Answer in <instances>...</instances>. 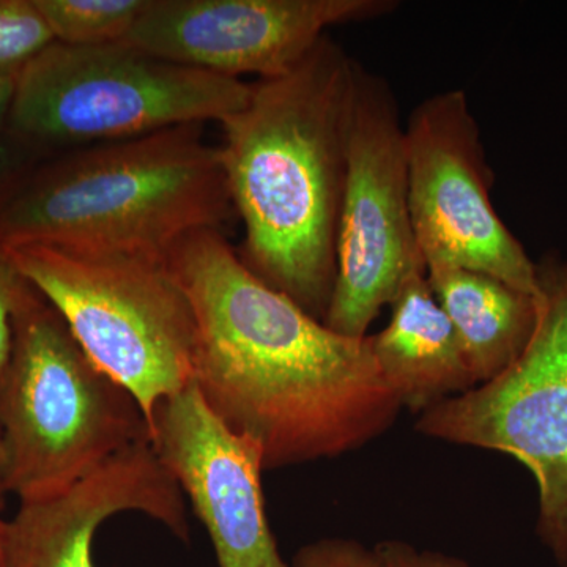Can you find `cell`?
<instances>
[{
    "instance_id": "cell-1",
    "label": "cell",
    "mask_w": 567,
    "mask_h": 567,
    "mask_svg": "<svg viewBox=\"0 0 567 567\" xmlns=\"http://www.w3.org/2000/svg\"><path fill=\"white\" fill-rule=\"evenodd\" d=\"M196 320L193 383L265 470L336 458L393 427L402 405L371 336L336 333L246 267L223 230L186 235L164 259Z\"/></svg>"
},
{
    "instance_id": "cell-2",
    "label": "cell",
    "mask_w": 567,
    "mask_h": 567,
    "mask_svg": "<svg viewBox=\"0 0 567 567\" xmlns=\"http://www.w3.org/2000/svg\"><path fill=\"white\" fill-rule=\"evenodd\" d=\"M358 63L324 35L281 76L257 80L219 122L246 267L316 319L336 284V244Z\"/></svg>"
},
{
    "instance_id": "cell-3",
    "label": "cell",
    "mask_w": 567,
    "mask_h": 567,
    "mask_svg": "<svg viewBox=\"0 0 567 567\" xmlns=\"http://www.w3.org/2000/svg\"><path fill=\"white\" fill-rule=\"evenodd\" d=\"M237 218L204 125L52 153L0 204V246L164 260L186 235Z\"/></svg>"
},
{
    "instance_id": "cell-4",
    "label": "cell",
    "mask_w": 567,
    "mask_h": 567,
    "mask_svg": "<svg viewBox=\"0 0 567 567\" xmlns=\"http://www.w3.org/2000/svg\"><path fill=\"white\" fill-rule=\"evenodd\" d=\"M2 495L61 494L125 447L151 440L134 395L85 354L59 312L28 281L0 371Z\"/></svg>"
},
{
    "instance_id": "cell-5",
    "label": "cell",
    "mask_w": 567,
    "mask_h": 567,
    "mask_svg": "<svg viewBox=\"0 0 567 567\" xmlns=\"http://www.w3.org/2000/svg\"><path fill=\"white\" fill-rule=\"evenodd\" d=\"M249 95L244 80L166 61L128 41H54L14 80L7 130L58 153L219 123Z\"/></svg>"
},
{
    "instance_id": "cell-6",
    "label": "cell",
    "mask_w": 567,
    "mask_h": 567,
    "mask_svg": "<svg viewBox=\"0 0 567 567\" xmlns=\"http://www.w3.org/2000/svg\"><path fill=\"white\" fill-rule=\"evenodd\" d=\"M85 354L130 391L151 429L163 399L193 383L196 320L164 260L3 246Z\"/></svg>"
},
{
    "instance_id": "cell-7",
    "label": "cell",
    "mask_w": 567,
    "mask_h": 567,
    "mask_svg": "<svg viewBox=\"0 0 567 567\" xmlns=\"http://www.w3.org/2000/svg\"><path fill=\"white\" fill-rule=\"evenodd\" d=\"M539 317L503 374L420 416L416 431L517 458L539 488L537 535L567 567V260L537 264Z\"/></svg>"
},
{
    "instance_id": "cell-8",
    "label": "cell",
    "mask_w": 567,
    "mask_h": 567,
    "mask_svg": "<svg viewBox=\"0 0 567 567\" xmlns=\"http://www.w3.org/2000/svg\"><path fill=\"white\" fill-rule=\"evenodd\" d=\"M425 264L413 230L405 130L390 82L358 65L350 112L336 284L323 323L363 339Z\"/></svg>"
},
{
    "instance_id": "cell-9",
    "label": "cell",
    "mask_w": 567,
    "mask_h": 567,
    "mask_svg": "<svg viewBox=\"0 0 567 567\" xmlns=\"http://www.w3.org/2000/svg\"><path fill=\"white\" fill-rule=\"evenodd\" d=\"M409 200L425 270L458 267L539 298L537 264L492 203L494 173L468 96H429L405 126Z\"/></svg>"
},
{
    "instance_id": "cell-10",
    "label": "cell",
    "mask_w": 567,
    "mask_h": 567,
    "mask_svg": "<svg viewBox=\"0 0 567 567\" xmlns=\"http://www.w3.org/2000/svg\"><path fill=\"white\" fill-rule=\"evenodd\" d=\"M394 0H148L128 43L166 61L241 80L281 76L333 25L391 13Z\"/></svg>"
},
{
    "instance_id": "cell-11",
    "label": "cell",
    "mask_w": 567,
    "mask_h": 567,
    "mask_svg": "<svg viewBox=\"0 0 567 567\" xmlns=\"http://www.w3.org/2000/svg\"><path fill=\"white\" fill-rule=\"evenodd\" d=\"M151 443L207 529L219 567H290L265 511L262 450L213 415L194 383L156 405Z\"/></svg>"
},
{
    "instance_id": "cell-12",
    "label": "cell",
    "mask_w": 567,
    "mask_h": 567,
    "mask_svg": "<svg viewBox=\"0 0 567 567\" xmlns=\"http://www.w3.org/2000/svg\"><path fill=\"white\" fill-rule=\"evenodd\" d=\"M123 513L144 514L189 543L188 509L151 440L125 447L61 494L21 503L6 527V567H96V529Z\"/></svg>"
},
{
    "instance_id": "cell-13",
    "label": "cell",
    "mask_w": 567,
    "mask_h": 567,
    "mask_svg": "<svg viewBox=\"0 0 567 567\" xmlns=\"http://www.w3.org/2000/svg\"><path fill=\"white\" fill-rule=\"evenodd\" d=\"M391 309L390 323L371 336V346L402 409L423 415L477 385L456 328L432 292L427 274L413 275Z\"/></svg>"
},
{
    "instance_id": "cell-14",
    "label": "cell",
    "mask_w": 567,
    "mask_h": 567,
    "mask_svg": "<svg viewBox=\"0 0 567 567\" xmlns=\"http://www.w3.org/2000/svg\"><path fill=\"white\" fill-rule=\"evenodd\" d=\"M432 292L456 328L477 383L516 363L535 334L539 298L458 267H429Z\"/></svg>"
},
{
    "instance_id": "cell-15",
    "label": "cell",
    "mask_w": 567,
    "mask_h": 567,
    "mask_svg": "<svg viewBox=\"0 0 567 567\" xmlns=\"http://www.w3.org/2000/svg\"><path fill=\"white\" fill-rule=\"evenodd\" d=\"M148 0H33L54 41L99 47L128 39Z\"/></svg>"
},
{
    "instance_id": "cell-16",
    "label": "cell",
    "mask_w": 567,
    "mask_h": 567,
    "mask_svg": "<svg viewBox=\"0 0 567 567\" xmlns=\"http://www.w3.org/2000/svg\"><path fill=\"white\" fill-rule=\"evenodd\" d=\"M52 43L54 37L33 0H0V78L17 80Z\"/></svg>"
},
{
    "instance_id": "cell-17",
    "label": "cell",
    "mask_w": 567,
    "mask_h": 567,
    "mask_svg": "<svg viewBox=\"0 0 567 567\" xmlns=\"http://www.w3.org/2000/svg\"><path fill=\"white\" fill-rule=\"evenodd\" d=\"M292 567H380L375 550L342 537L316 540L297 551Z\"/></svg>"
},
{
    "instance_id": "cell-18",
    "label": "cell",
    "mask_w": 567,
    "mask_h": 567,
    "mask_svg": "<svg viewBox=\"0 0 567 567\" xmlns=\"http://www.w3.org/2000/svg\"><path fill=\"white\" fill-rule=\"evenodd\" d=\"M51 155L52 152L9 130L0 133V204L29 171Z\"/></svg>"
},
{
    "instance_id": "cell-19",
    "label": "cell",
    "mask_w": 567,
    "mask_h": 567,
    "mask_svg": "<svg viewBox=\"0 0 567 567\" xmlns=\"http://www.w3.org/2000/svg\"><path fill=\"white\" fill-rule=\"evenodd\" d=\"M25 279L0 246V371L7 364L13 342V315Z\"/></svg>"
},
{
    "instance_id": "cell-20",
    "label": "cell",
    "mask_w": 567,
    "mask_h": 567,
    "mask_svg": "<svg viewBox=\"0 0 567 567\" xmlns=\"http://www.w3.org/2000/svg\"><path fill=\"white\" fill-rule=\"evenodd\" d=\"M380 567H470L462 559L432 550H416L402 540H383L374 548Z\"/></svg>"
},
{
    "instance_id": "cell-21",
    "label": "cell",
    "mask_w": 567,
    "mask_h": 567,
    "mask_svg": "<svg viewBox=\"0 0 567 567\" xmlns=\"http://www.w3.org/2000/svg\"><path fill=\"white\" fill-rule=\"evenodd\" d=\"M14 80L0 78V133L6 132L9 123L11 102H13Z\"/></svg>"
},
{
    "instance_id": "cell-22",
    "label": "cell",
    "mask_w": 567,
    "mask_h": 567,
    "mask_svg": "<svg viewBox=\"0 0 567 567\" xmlns=\"http://www.w3.org/2000/svg\"><path fill=\"white\" fill-rule=\"evenodd\" d=\"M6 527L7 522L0 518V567H6Z\"/></svg>"
},
{
    "instance_id": "cell-23",
    "label": "cell",
    "mask_w": 567,
    "mask_h": 567,
    "mask_svg": "<svg viewBox=\"0 0 567 567\" xmlns=\"http://www.w3.org/2000/svg\"><path fill=\"white\" fill-rule=\"evenodd\" d=\"M2 472H3V445H2V432H0V495H2Z\"/></svg>"
}]
</instances>
